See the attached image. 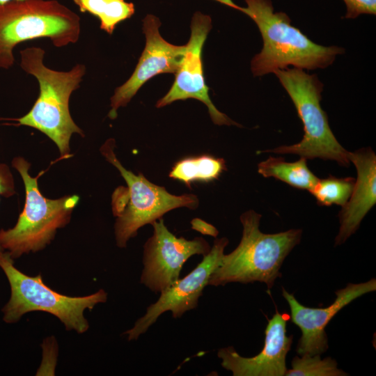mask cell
Returning <instances> with one entry per match:
<instances>
[{
    "label": "cell",
    "mask_w": 376,
    "mask_h": 376,
    "mask_svg": "<svg viewBox=\"0 0 376 376\" xmlns=\"http://www.w3.org/2000/svg\"><path fill=\"white\" fill-rule=\"evenodd\" d=\"M249 16L257 25L263 41L260 53L251 61L256 77L285 69L289 65L306 70L325 68L345 49L337 46L316 44L292 26L290 18L283 12H274L271 0H244L241 7L233 0H215Z\"/></svg>",
    "instance_id": "cell-1"
},
{
    "label": "cell",
    "mask_w": 376,
    "mask_h": 376,
    "mask_svg": "<svg viewBox=\"0 0 376 376\" xmlns=\"http://www.w3.org/2000/svg\"><path fill=\"white\" fill-rule=\"evenodd\" d=\"M190 27V38L186 45L183 61L175 74L174 82L168 93L157 102L156 107L161 108L178 100L196 99L207 106L214 124L240 126L213 104L209 95V88L205 83L202 50L212 29L211 17L196 12L193 15Z\"/></svg>",
    "instance_id": "cell-11"
},
{
    "label": "cell",
    "mask_w": 376,
    "mask_h": 376,
    "mask_svg": "<svg viewBox=\"0 0 376 376\" xmlns=\"http://www.w3.org/2000/svg\"><path fill=\"white\" fill-rule=\"evenodd\" d=\"M228 244L226 237L216 238L202 261L185 277L162 291L157 301L148 306L145 315L124 333L127 335V340L138 339L166 311H171L173 318H179L186 311L195 308L203 289L208 285L210 276L220 265Z\"/></svg>",
    "instance_id": "cell-10"
},
{
    "label": "cell",
    "mask_w": 376,
    "mask_h": 376,
    "mask_svg": "<svg viewBox=\"0 0 376 376\" xmlns=\"http://www.w3.org/2000/svg\"><path fill=\"white\" fill-rule=\"evenodd\" d=\"M289 315L276 311L268 320L265 331V343L257 355L244 357L233 346L221 348L217 356L221 366L233 376H283L287 371L286 356L292 343V335L287 336Z\"/></svg>",
    "instance_id": "cell-14"
},
{
    "label": "cell",
    "mask_w": 376,
    "mask_h": 376,
    "mask_svg": "<svg viewBox=\"0 0 376 376\" xmlns=\"http://www.w3.org/2000/svg\"><path fill=\"white\" fill-rule=\"evenodd\" d=\"M81 18L57 0H10L0 3V69L15 63L13 49L19 43L49 38L56 47L75 44Z\"/></svg>",
    "instance_id": "cell-4"
},
{
    "label": "cell",
    "mask_w": 376,
    "mask_h": 376,
    "mask_svg": "<svg viewBox=\"0 0 376 376\" xmlns=\"http://www.w3.org/2000/svg\"><path fill=\"white\" fill-rule=\"evenodd\" d=\"M115 141L108 139L100 151L106 159L119 171L127 187H119L112 195V210L116 220L114 226L118 246L125 247L128 240L136 235L138 230L152 224L166 212L185 207L196 209L198 197L192 194L174 195L161 186L150 182L142 174L126 169L117 159L113 148Z\"/></svg>",
    "instance_id": "cell-5"
},
{
    "label": "cell",
    "mask_w": 376,
    "mask_h": 376,
    "mask_svg": "<svg viewBox=\"0 0 376 376\" xmlns=\"http://www.w3.org/2000/svg\"><path fill=\"white\" fill-rule=\"evenodd\" d=\"M261 217L253 210L240 216L243 227L240 242L232 252L224 254L220 265L210 276L208 285L258 281L265 283L270 290L276 279L281 277V265L300 242L302 230L292 228L277 233H264L259 229Z\"/></svg>",
    "instance_id": "cell-3"
},
{
    "label": "cell",
    "mask_w": 376,
    "mask_h": 376,
    "mask_svg": "<svg viewBox=\"0 0 376 376\" xmlns=\"http://www.w3.org/2000/svg\"><path fill=\"white\" fill-rule=\"evenodd\" d=\"M258 172L265 178H274L297 189L310 191L318 178L309 169L307 159L286 162L283 157H269L258 164Z\"/></svg>",
    "instance_id": "cell-16"
},
{
    "label": "cell",
    "mask_w": 376,
    "mask_h": 376,
    "mask_svg": "<svg viewBox=\"0 0 376 376\" xmlns=\"http://www.w3.org/2000/svg\"><path fill=\"white\" fill-rule=\"evenodd\" d=\"M355 178L352 177L336 178L329 176L319 179L309 191L317 200L319 205L343 206L352 192Z\"/></svg>",
    "instance_id": "cell-19"
},
{
    "label": "cell",
    "mask_w": 376,
    "mask_h": 376,
    "mask_svg": "<svg viewBox=\"0 0 376 376\" xmlns=\"http://www.w3.org/2000/svg\"><path fill=\"white\" fill-rule=\"evenodd\" d=\"M153 233L143 246L141 283L154 292H161L180 279L183 265L194 255H207L211 249L203 237H178L160 218L151 224Z\"/></svg>",
    "instance_id": "cell-9"
},
{
    "label": "cell",
    "mask_w": 376,
    "mask_h": 376,
    "mask_svg": "<svg viewBox=\"0 0 376 376\" xmlns=\"http://www.w3.org/2000/svg\"><path fill=\"white\" fill-rule=\"evenodd\" d=\"M45 50L38 47L20 51L21 68L33 75L39 84L40 93L31 110L15 119L17 125L35 128L56 143L63 157L68 155L72 134L84 136L74 122L69 108L70 98L86 72L85 65L78 63L68 71H58L43 62Z\"/></svg>",
    "instance_id": "cell-2"
},
{
    "label": "cell",
    "mask_w": 376,
    "mask_h": 376,
    "mask_svg": "<svg viewBox=\"0 0 376 376\" xmlns=\"http://www.w3.org/2000/svg\"><path fill=\"white\" fill-rule=\"evenodd\" d=\"M159 18L148 14L143 19L146 45L130 77L117 87L111 97L108 117H117V111L125 107L140 88L153 77L162 73L175 74L183 61L185 45H175L164 40L159 33Z\"/></svg>",
    "instance_id": "cell-12"
},
{
    "label": "cell",
    "mask_w": 376,
    "mask_h": 376,
    "mask_svg": "<svg viewBox=\"0 0 376 376\" xmlns=\"http://www.w3.org/2000/svg\"><path fill=\"white\" fill-rule=\"evenodd\" d=\"M192 228L196 229L203 234L212 235L213 237H217L218 235V230L215 227L209 224L201 219H194L191 221Z\"/></svg>",
    "instance_id": "cell-23"
},
{
    "label": "cell",
    "mask_w": 376,
    "mask_h": 376,
    "mask_svg": "<svg viewBox=\"0 0 376 376\" xmlns=\"http://www.w3.org/2000/svg\"><path fill=\"white\" fill-rule=\"evenodd\" d=\"M0 267L11 290L10 299L2 309L3 319L7 323L17 322L29 312L42 311L58 318L67 330L82 334L89 327L84 311L107 299V293L102 289L83 297L60 294L43 282L40 274L30 276L17 269L7 251L0 253Z\"/></svg>",
    "instance_id": "cell-8"
},
{
    "label": "cell",
    "mask_w": 376,
    "mask_h": 376,
    "mask_svg": "<svg viewBox=\"0 0 376 376\" xmlns=\"http://www.w3.org/2000/svg\"><path fill=\"white\" fill-rule=\"evenodd\" d=\"M10 0H0V3H5L6 1H8Z\"/></svg>",
    "instance_id": "cell-24"
},
{
    "label": "cell",
    "mask_w": 376,
    "mask_h": 376,
    "mask_svg": "<svg viewBox=\"0 0 376 376\" xmlns=\"http://www.w3.org/2000/svg\"><path fill=\"white\" fill-rule=\"evenodd\" d=\"M346 6L345 18L354 19L362 14H376V0H343Z\"/></svg>",
    "instance_id": "cell-21"
},
{
    "label": "cell",
    "mask_w": 376,
    "mask_h": 376,
    "mask_svg": "<svg viewBox=\"0 0 376 376\" xmlns=\"http://www.w3.org/2000/svg\"><path fill=\"white\" fill-rule=\"evenodd\" d=\"M80 12L88 13L100 21V28L111 35L116 26L130 18L134 5L125 0H72Z\"/></svg>",
    "instance_id": "cell-17"
},
{
    "label": "cell",
    "mask_w": 376,
    "mask_h": 376,
    "mask_svg": "<svg viewBox=\"0 0 376 376\" xmlns=\"http://www.w3.org/2000/svg\"><path fill=\"white\" fill-rule=\"evenodd\" d=\"M376 279L360 283H348L335 292L336 297L331 304L324 308H310L300 304L294 295L282 288V295L290 310L291 322L301 332L296 351L300 356L322 354L328 348L325 328L343 308L363 295L375 291Z\"/></svg>",
    "instance_id": "cell-13"
},
{
    "label": "cell",
    "mask_w": 376,
    "mask_h": 376,
    "mask_svg": "<svg viewBox=\"0 0 376 376\" xmlns=\"http://www.w3.org/2000/svg\"><path fill=\"white\" fill-rule=\"evenodd\" d=\"M273 73L292 100L303 123L304 134L297 143L260 152L294 154L306 159L320 158L336 161L343 166H349L348 151L337 141L327 115L321 107L323 84L316 75H309L297 68L280 69Z\"/></svg>",
    "instance_id": "cell-6"
},
{
    "label": "cell",
    "mask_w": 376,
    "mask_h": 376,
    "mask_svg": "<svg viewBox=\"0 0 376 376\" xmlns=\"http://www.w3.org/2000/svg\"><path fill=\"white\" fill-rule=\"evenodd\" d=\"M350 162L356 167L357 177L347 203L338 214L340 228L335 246L344 243L376 203V155L370 148L348 152Z\"/></svg>",
    "instance_id": "cell-15"
},
{
    "label": "cell",
    "mask_w": 376,
    "mask_h": 376,
    "mask_svg": "<svg viewBox=\"0 0 376 376\" xmlns=\"http://www.w3.org/2000/svg\"><path fill=\"white\" fill-rule=\"evenodd\" d=\"M226 169L224 159L210 155L189 157L178 162L169 176L183 182L190 187L193 181H212L217 179Z\"/></svg>",
    "instance_id": "cell-18"
},
{
    "label": "cell",
    "mask_w": 376,
    "mask_h": 376,
    "mask_svg": "<svg viewBox=\"0 0 376 376\" xmlns=\"http://www.w3.org/2000/svg\"><path fill=\"white\" fill-rule=\"evenodd\" d=\"M292 368L286 376H345L348 374L337 366L331 357L321 359L320 354L295 356L291 362Z\"/></svg>",
    "instance_id": "cell-20"
},
{
    "label": "cell",
    "mask_w": 376,
    "mask_h": 376,
    "mask_svg": "<svg viewBox=\"0 0 376 376\" xmlns=\"http://www.w3.org/2000/svg\"><path fill=\"white\" fill-rule=\"evenodd\" d=\"M14 180L9 167L0 163V196L10 197L15 194ZM3 250L0 246V252Z\"/></svg>",
    "instance_id": "cell-22"
},
{
    "label": "cell",
    "mask_w": 376,
    "mask_h": 376,
    "mask_svg": "<svg viewBox=\"0 0 376 376\" xmlns=\"http://www.w3.org/2000/svg\"><path fill=\"white\" fill-rule=\"evenodd\" d=\"M13 166L23 180L26 199L16 224L0 230V246L13 258L43 249L54 239L58 228L64 227L79 202L77 195L57 199L47 198L40 193L38 178L29 173L30 164L22 157H15Z\"/></svg>",
    "instance_id": "cell-7"
}]
</instances>
